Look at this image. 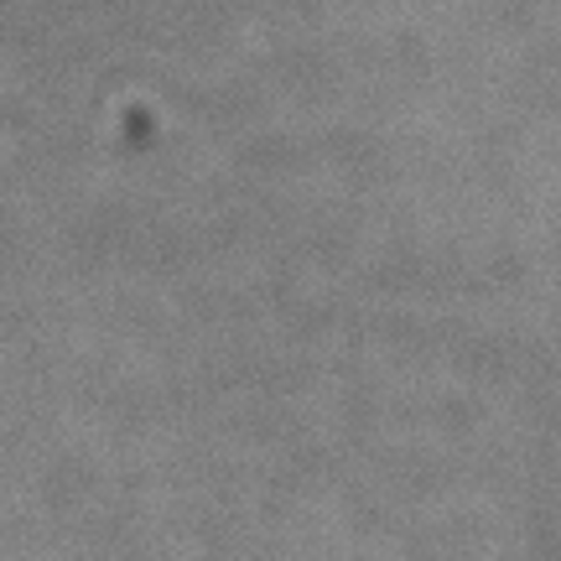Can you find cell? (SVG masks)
Returning a JSON list of instances; mask_svg holds the SVG:
<instances>
[]
</instances>
